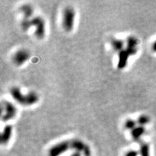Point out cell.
I'll list each match as a JSON object with an SVG mask.
<instances>
[{
    "mask_svg": "<svg viewBox=\"0 0 156 156\" xmlns=\"http://www.w3.org/2000/svg\"><path fill=\"white\" fill-rule=\"evenodd\" d=\"M10 95L16 102L23 106H32L36 103L39 100L36 93L30 92L24 95L17 87H13L10 89Z\"/></svg>",
    "mask_w": 156,
    "mask_h": 156,
    "instance_id": "6da1fadb",
    "label": "cell"
},
{
    "mask_svg": "<svg viewBox=\"0 0 156 156\" xmlns=\"http://www.w3.org/2000/svg\"><path fill=\"white\" fill-rule=\"evenodd\" d=\"M75 12L71 7H67L64 9L63 12L62 25L63 28L67 32H70L72 31L75 23Z\"/></svg>",
    "mask_w": 156,
    "mask_h": 156,
    "instance_id": "7a4b0ae2",
    "label": "cell"
},
{
    "mask_svg": "<svg viewBox=\"0 0 156 156\" xmlns=\"http://www.w3.org/2000/svg\"><path fill=\"white\" fill-rule=\"evenodd\" d=\"M137 52V48H132L128 47L124 49H123L119 53V61L117 67L119 69H123L126 67L127 65V62L129 57L131 56L135 55Z\"/></svg>",
    "mask_w": 156,
    "mask_h": 156,
    "instance_id": "3957f363",
    "label": "cell"
},
{
    "mask_svg": "<svg viewBox=\"0 0 156 156\" xmlns=\"http://www.w3.org/2000/svg\"><path fill=\"white\" fill-rule=\"evenodd\" d=\"M31 26L35 28V35L38 39H42L45 35V23L41 17L36 16L30 20Z\"/></svg>",
    "mask_w": 156,
    "mask_h": 156,
    "instance_id": "277c9868",
    "label": "cell"
},
{
    "mask_svg": "<svg viewBox=\"0 0 156 156\" xmlns=\"http://www.w3.org/2000/svg\"><path fill=\"white\" fill-rule=\"evenodd\" d=\"M69 149H71L70 140L63 141V142H59L58 144L55 145L51 147L49 152V155L59 156L62 153L67 151Z\"/></svg>",
    "mask_w": 156,
    "mask_h": 156,
    "instance_id": "5b68a950",
    "label": "cell"
},
{
    "mask_svg": "<svg viewBox=\"0 0 156 156\" xmlns=\"http://www.w3.org/2000/svg\"><path fill=\"white\" fill-rule=\"evenodd\" d=\"M5 113L2 115V120L3 121H7L12 119L17 114V109L15 106L9 101H4L2 103Z\"/></svg>",
    "mask_w": 156,
    "mask_h": 156,
    "instance_id": "8992f818",
    "label": "cell"
},
{
    "mask_svg": "<svg viewBox=\"0 0 156 156\" xmlns=\"http://www.w3.org/2000/svg\"><path fill=\"white\" fill-rule=\"evenodd\" d=\"M30 58L29 52L25 49H20L13 56V61L17 66H21Z\"/></svg>",
    "mask_w": 156,
    "mask_h": 156,
    "instance_id": "52a82bcc",
    "label": "cell"
},
{
    "mask_svg": "<svg viewBox=\"0 0 156 156\" xmlns=\"http://www.w3.org/2000/svg\"><path fill=\"white\" fill-rule=\"evenodd\" d=\"M12 126L7 124L5 127L1 135V142L2 144H7L11 139L12 135Z\"/></svg>",
    "mask_w": 156,
    "mask_h": 156,
    "instance_id": "ba28073f",
    "label": "cell"
},
{
    "mask_svg": "<svg viewBox=\"0 0 156 156\" xmlns=\"http://www.w3.org/2000/svg\"><path fill=\"white\" fill-rule=\"evenodd\" d=\"M145 133V128L142 126H138L131 131V136L133 138V139L139 141L141 137Z\"/></svg>",
    "mask_w": 156,
    "mask_h": 156,
    "instance_id": "9c48e42d",
    "label": "cell"
},
{
    "mask_svg": "<svg viewBox=\"0 0 156 156\" xmlns=\"http://www.w3.org/2000/svg\"><path fill=\"white\" fill-rule=\"evenodd\" d=\"M70 145L71 149L77 152H83L86 146V144H85L83 141L77 139L70 140Z\"/></svg>",
    "mask_w": 156,
    "mask_h": 156,
    "instance_id": "30bf717a",
    "label": "cell"
},
{
    "mask_svg": "<svg viewBox=\"0 0 156 156\" xmlns=\"http://www.w3.org/2000/svg\"><path fill=\"white\" fill-rule=\"evenodd\" d=\"M20 11L23 14L24 19H30L33 14V9L32 6L28 4H25L20 7Z\"/></svg>",
    "mask_w": 156,
    "mask_h": 156,
    "instance_id": "8fae6325",
    "label": "cell"
},
{
    "mask_svg": "<svg viewBox=\"0 0 156 156\" xmlns=\"http://www.w3.org/2000/svg\"><path fill=\"white\" fill-rule=\"evenodd\" d=\"M111 44L112 48L115 51H117L119 53L120 51L123 50L124 46V42L123 40L118 39V38H113L111 41Z\"/></svg>",
    "mask_w": 156,
    "mask_h": 156,
    "instance_id": "7c38bea8",
    "label": "cell"
},
{
    "mask_svg": "<svg viewBox=\"0 0 156 156\" xmlns=\"http://www.w3.org/2000/svg\"><path fill=\"white\" fill-rule=\"evenodd\" d=\"M139 153L141 156H150V147L145 142H142L139 147Z\"/></svg>",
    "mask_w": 156,
    "mask_h": 156,
    "instance_id": "4fadbf2b",
    "label": "cell"
},
{
    "mask_svg": "<svg viewBox=\"0 0 156 156\" xmlns=\"http://www.w3.org/2000/svg\"><path fill=\"white\" fill-rule=\"evenodd\" d=\"M150 121V119L147 115L142 114L140 115L137 118V123L139 124V126H142L144 127L145 125H146L147 124H148Z\"/></svg>",
    "mask_w": 156,
    "mask_h": 156,
    "instance_id": "5bb4252c",
    "label": "cell"
},
{
    "mask_svg": "<svg viewBox=\"0 0 156 156\" xmlns=\"http://www.w3.org/2000/svg\"><path fill=\"white\" fill-rule=\"evenodd\" d=\"M139 40L134 36H129L127 38V46L132 48H137Z\"/></svg>",
    "mask_w": 156,
    "mask_h": 156,
    "instance_id": "9a60e30c",
    "label": "cell"
},
{
    "mask_svg": "<svg viewBox=\"0 0 156 156\" xmlns=\"http://www.w3.org/2000/svg\"><path fill=\"white\" fill-rule=\"evenodd\" d=\"M137 121L135 120L132 119H128L126 120V121L124 122V127H125L127 129H130L132 131V129L135 128L137 127Z\"/></svg>",
    "mask_w": 156,
    "mask_h": 156,
    "instance_id": "2e32d148",
    "label": "cell"
},
{
    "mask_svg": "<svg viewBox=\"0 0 156 156\" xmlns=\"http://www.w3.org/2000/svg\"><path fill=\"white\" fill-rule=\"evenodd\" d=\"M30 20L31 19H23L21 23V27L23 31H28L29 28H31V24H30Z\"/></svg>",
    "mask_w": 156,
    "mask_h": 156,
    "instance_id": "e0dca14e",
    "label": "cell"
},
{
    "mask_svg": "<svg viewBox=\"0 0 156 156\" xmlns=\"http://www.w3.org/2000/svg\"><path fill=\"white\" fill-rule=\"evenodd\" d=\"M83 155L84 156H91V150H90V147L87 145H86L84 150H83Z\"/></svg>",
    "mask_w": 156,
    "mask_h": 156,
    "instance_id": "ac0fdd59",
    "label": "cell"
},
{
    "mask_svg": "<svg viewBox=\"0 0 156 156\" xmlns=\"http://www.w3.org/2000/svg\"><path fill=\"white\" fill-rule=\"evenodd\" d=\"M138 153L136 150H129L125 154V156H137Z\"/></svg>",
    "mask_w": 156,
    "mask_h": 156,
    "instance_id": "d6986e66",
    "label": "cell"
},
{
    "mask_svg": "<svg viewBox=\"0 0 156 156\" xmlns=\"http://www.w3.org/2000/svg\"><path fill=\"white\" fill-rule=\"evenodd\" d=\"M71 156H81V154H80V152H77L75 151V153H72Z\"/></svg>",
    "mask_w": 156,
    "mask_h": 156,
    "instance_id": "ffe728a7",
    "label": "cell"
},
{
    "mask_svg": "<svg viewBox=\"0 0 156 156\" xmlns=\"http://www.w3.org/2000/svg\"><path fill=\"white\" fill-rule=\"evenodd\" d=\"M152 49H153V51L156 52V41L153 43V46H152Z\"/></svg>",
    "mask_w": 156,
    "mask_h": 156,
    "instance_id": "44dd1931",
    "label": "cell"
}]
</instances>
